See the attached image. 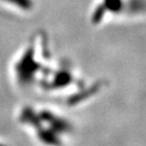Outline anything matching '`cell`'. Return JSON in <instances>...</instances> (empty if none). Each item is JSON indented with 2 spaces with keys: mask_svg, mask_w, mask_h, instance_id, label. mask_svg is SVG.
I'll list each match as a JSON object with an SVG mask.
<instances>
[{
  "mask_svg": "<svg viewBox=\"0 0 146 146\" xmlns=\"http://www.w3.org/2000/svg\"><path fill=\"white\" fill-rule=\"evenodd\" d=\"M125 0H102L94 9L92 19L94 23H100L106 13H120L125 9Z\"/></svg>",
  "mask_w": 146,
  "mask_h": 146,
  "instance_id": "cell-1",
  "label": "cell"
},
{
  "mask_svg": "<svg viewBox=\"0 0 146 146\" xmlns=\"http://www.w3.org/2000/svg\"><path fill=\"white\" fill-rule=\"evenodd\" d=\"M2 1L18 7L21 10H30L34 6L33 0H2Z\"/></svg>",
  "mask_w": 146,
  "mask_h": 146,
  "instance_id": "cell-2",
  "label": "cell"
}]
</instances>
